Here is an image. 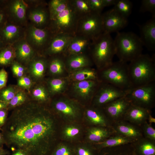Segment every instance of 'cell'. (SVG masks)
<instances>
[{
    "instance_id": "681fc988",
    "label": "cell",
    "mask_w": 155,
    "mask_h": 155,
    "mask_svg": "<svg viewBox=\"0 0 155 155\" xmlns=\"http://www.w3.org/2000/svg\"><path fill=\"white\" fill-rule=\"evenodd\" d=\"M104 7L114 5L116 0H102Z\"/></svg>"
},
{
    "instance_id": "9f6ffc18",
    "label": "cell",
    "mask_w": 155,
    "mask_h": 155,
    "mask_svg": "<svg viewBox=\"0 0 155 155\" xmlns=\"http://www.w3.org/2000/svg\"><path fill=\"white\" fill-rule=\"evenodd\" d=\"M4 18V14L2 11H0V26L3 22Z\"/></svg>"
},
{
    "instance_id": "d6a6232c",
    "label": "cell",
    "mask_w": 155,
    "mask_h": 155,
    "mask_svg": "<svg viewBox=\"0 0 155 155\" xmlns=\"http://www.w3.org/2000/svg\"><path fill=\"white\" fill-rule=\"evenodd\" d=\"M61 55H57L49 63V69L52 74L59 75L62 74L65 70L66 65L65 59L60 57Z\"/></svg>"
},
{
    "instance_id": "4dcf8cb0",
    "label": "cell",
    "mask_w": 155,
    "mask_h": 155,
    "mask_svg": "<svg viewBox=\"0 0 155 155\" xmlns=\"http://www.w3.org/2000/svg\"><path fill=\"white\" fill-rule=\"evenodd\" d=\"M75 155H96L97 150L91 143L82 141L74 144Z\"/></svg>"
},
{
    "instance_id": "8d00e7d4",
    "label": "cell",
    "mask_w": 155,
    "mask_h": 155,
    "mask_svg": "<svg viewBox=\"0 0 155 155\" xmlns=\"http://www.w3.org/2000/svg\"><path fill=\"white\" fill-rule=\"evenodd\" d=\"M32 95L35 101L44 105L48 103L50 100L46 89L42 86L36 87L32 91Z\"/></svg>"
},
{
    "instance_id": "7402d4cb",
    "label": "cell",
    "mask_w": 155,
    "mask_h": 155,
    "mask_svg": "<svg viewBox=\"0 0 155 155\" xmlns=\"http://www.w3.org/2000/svg\"><path fill=\"white\" fill-rule=\"evenodd\" d=\"M54 35L48 28H40L32 27L29 32V37L32 42L36 46L46 49Z\"/></svg>"
},
{
    "instance_id": "ac0fdd59",
    "label": "cell",
    "mask_w": 155,
    "mask_h": 155,
    "mask_svg": "<svg viewBox=\"0 0 155 155\" xmlns=\"http://www.w3.org/2000/svg\"><path fill=\"white\" fill-rule=\"evenodd\" d=\"M112 127L116 134L127 137L137 140L144 136L138 126L123 120L112 123Z\"/></svg>"
},
{
    "instance_id": "484cf974",
    "label": "cell",
    "mask_w": 155,
    "mask_h": 155,
    "mask_svg": "<svg viewBox=\"0 0 155 155\" xmlns=\"http://www.w3.org/2000/svg\"><path fill=\"white\" fill-rule=\"evenodd\" d=\"M30 19L37 25L43 28H46L47 25H49L50 21L49 10L42 8L32 11L30 15Z\"/></svg>"
},
{
    "instance_id": "c3c4849f",
    "label": "cell",
    "mask_w": 155,
    "mask_h": 155,
    "mask_svg": "<svg viewBox=\"0 0 155 155\" xmlns=\"http://www.w3.org/2000/svg\"><path fill=\"white\" fill-rule=\"evenodd\" d=\"M7 109L0 110V129L4 125L7 119Z\"/></svg>"
},
{
    "instance_id": "e0dca14e",
    "label": "cell",
    "mask_w": 155,
    "mask_h": 155,
    "mask_svg": "<svg viewBox=\"0 0 155 155\" xmlns=\"http://www.w3.org/2000/svg\"><path fill=\"white\" fill-rule=\"evenodd\" d=\"M115 134L112 127H86L83 141L92 144L97 143Z\"/></svg>"
},
{
    "instance_id": "8fae6325",
    "label": "cell",
    "mask_w": 155,
    "mask_h": 155,
    "mask_svg": "<svg viewBox=\"0 0 155 155\" xmlns=\"http://www.w3.org/2000/svg\"><path fill=\"white\" fill-rule=\"evenodd\" d=\"M100 82L93 80L75 82L73 86L75 99L85 106L90 105Z\"/></svg>"
},
{
    "instance_id": "3957f363",
    "label": "cell",
    "mask_w": 155,
    "mask_h": 155,
    "mask_svg": "<svg viewBox=\"0 0 155 155\" xmlns=\"http://www.w3.org/2000/svg\"><path fill=\"white\" fill-rule=\"evenodd\" d=\"M128 70L133 87L145 85L155 81L154 56L142 54L129 62Z\"/></svg>"
},
{
    "instance_id": "cb8c5ba5",
    "label": "cell",
    "mask_w": 155,
    "mask_h": 155,
    "mask_svg": "<svg viewBox=\"0 0 155 155\" xmlns=\"http://www.w3.org/2000/svg\"><path fill=\"white\" fill-rule=\"evenodd\" d=\"M137 140L115 134L100 142L92 144L97 150L103 148L132 143Z\"/></svg>"
},
{
    "instance_id": "11a10c76",
    "label": "cell",
    "mask_w": 155,
    "mask_h": 155,
    "mask_svg": "<svg viewBox=\"0 0 155 155\" xmlns=\"http://www.w3.org/2000/svg\"><path fill=\"white\" fill-rule=\"evenodd\" d=\"M5 144V140L3 136L0 132V148L3 147V146Z\"/></svg>"
},
{
    "instance_id": "277c9868",
    "label": "cell",
    "mask_w": 155,
    "mask_h": 155,
    "mask_svg": "<svg viewBox=\"0 0 155 155\" xmlns=\"http://www.w3.org/2000/svg\"><path fill=\"white\" fill-rule=\"evenodd\" d=\"M88 51L98 71L112 64L115 51L114 40L110 34L103 33L93 40Z\"/></svg>"
},
{
    "instance_id": "603a6c76",
    "label": "cell",
    "mask_w": 155,
    "mask_h": 155,
    "mask_svg": "<svg viewBox=\"0 0 155 155\" xmlns=\"http://www.w3.org/2000/svg\"><path fill=\"white\" fill-rule=\"evenodd\" d=\"M64 57L66 66L71 70L89 67L93 62L86 53L69 55Z\"/></svg>"
},
{
    "instance_id": "e575fe53",
    "label": "cell",
    "mask_w": 155,
    "mask_h": 155,
    "mask_svg": "<svg viewBox=\"0 0 155 155\" xmlns=\"http://www.w3.org/2000/svg\"><path fill=\"white\" fill-rule=\"evenodd\" d=\"M133 7L131 2L128 0H116L113 8L127 18L131 13Z\"/></svg>"
},
{
    "instance_id": "4316f807",
    "label": "cell",
    "mask_w": 155,
    "mask_h": 155,
    "mask_svg": "<svg viewBox=\"0 0 155 155\" xmlns=\"http://www.w3.org/2000/svg\"><path fill=\"white\" fill-rule=\"evenodd\" d=\"M155 142L147 139L144 136L139 138L133 143L137 145L142 155H154Z\"/></svg>"
},
{
    "instance_id": "44dd1931",
    "label": "cell",
    "mask_w": 155,
    "mask_h": 155,
    "mask_svg": "<svg viewBox=\"0 0 155 155\" xmlns=\"http://www.w3.org/2000/svg\"><path fill=\"white\" fill-rule=\"evenodd\" d=\"M92 41L86 37L75 35L62 55L65 57L71 55L86 53L88 51Z\"/></svg>"
},
{
    "instance_id": "ba28073f",
    "label": "cell",
    "mask_w": 155,
    "mask_h": 155,
    "mask_svg": "<svg viewBox=\"0 0 155 155\" xmlns=\"http://www.w3.org/2000/svg\"><path fill=\"white\" fill-rule=\"evenodd\" d=\"M125 97L131 104L151 110L155 104V82L132 87Z\"/></svg>"
},
{
    "instance_id": "f35d334b",
    "label": "cell",
    "mask_w": 155,
    "mask_h": 155,
    "mask_svg": "<svg viewBox=\"0 0 155 155\" xmlns=\"http://www.w3.org/2000/svg\"><path fill=\"white\" fill-rule=\"evenodd\" d=\"M28 101L27 96L25 93L22 91H19L8 103L7 109H14Z\"/></svg>"
},
{
    "instance_id": "9a60e30c",
    "label": "cell",
    "mask_w": 155,
    "mask_h": 155,
    "mask_svg": "<svg viewBox=\"0 0 155 155\" xmlns=\"http://www.w3.org/2000/svg\"><path fill=\"white\" fill-rule=\"evenodd\" d=\"M82 122L86 127H112L111 123L102 109L91 105L85 106Z\"/></svg>"
},
{
    "instance_id": "5b68a950",
    "label": "cell",
    "mask_w": 155,
    "mask_h": 155,
    "mask_svg": "<svg viewBox=\"0 0 155 155\" xmlns=\"http://www.w3.org/2000/svg\"><path fill=\"white\" fill-rule=\"evenodd\" d=\"M114 41L119 61L129 62L142 54L143 45L140 37L133 32H117Z\"/></svg>"
},
{
    "instance_id": "6f0895ef",
    "label": "cell",
    "mask_w": 155,
    "mask_h": 155,
    "mask_svg": "<svg viewBox=\"0 0 155 155\" xmlns=\"http://www.w3.org/2000/svg\"><path fill=\"white\" fill-rule=\"evenodd\" d=\"M3 41H2L1 39V38L0 37V48L1 46V45H2V44L3 43Z\"/></svg>"
},
{
    "instance_id": "4fadbf2b",
    "label": "cell",
    "mask_w": 155,
    "mask_h": 155,
    "mask_svg": "<svg viewBox=\"0 0 155 155\" xmlns=\"http://www.w3.org/2000/svg\"><path fill=\"white\" fill-rule=\"evenodd\" d=\"M131 104L124 96L116 99L100 108L112 124L122 119Z\"/></svg>"
},
{
    "instance_id": "f1b7e54d",
    "label": "cell",
    "mask_w": 155,
    "mask_h": 155,
    "mask_svg": "<svg viewBox=\"0 0 155 155\" xmlns=\"http://www.w3.org/2000/svg\"><path fill=\"white\" fill-rule=\"evenodd\" d=\"M50 155H75L74 144L60 140Z\"/></svg>"
},
{
    "instance_id": "f907efd6",
    "label": "cell",
    "mask_w": 155,
    "mask_h": 155,
    "mask_svg": "<svg viewBox=\"0 0 155 155\" xmlns=\"http://www.w3.org/2000/svg\"><path fill=\"white\" fill-rule=\"evenodd\" d=\"M12 151L11 155H27L23 151L20 149H15Z\"/></svg>"
},
{
    "instance_id": "7a4b0ae2",
    "label": "cell",
    "mask_w": 155,
    "mask_h": 155,
    "mask_svg": "<svg viewBox=\"0 0 155 155\" xmlns=\"http://www.w3.org/2000/svg\"><path fill=\"white\" fill-rule=\"evenodd\" d=\"M48 28L54 35L66 34L75 35L79 17L74 10L70 0H65L50 12Z\"/></svg>"
},
{
    "instance_id": "ffe728a7",
    "label": "cell",
    "mask_w": 155,
    "mask_h": 155,
    "mask_svg": "<svg viewBox=\"0 0 155 155\" xmlns=\"http://www.w3.org/2000/svg\"><path fill=\"white\" fill-rule=\"evenodd\" d=\"M140 37L144 46L150 51L155 49V16L140 26Z\"/></svg>"
},
{
    "instance_id": "f5cc1de1",
    "label": "cell",
    "mask_w": 155,
    "mask_h": 155,
    "mask_svg": "<svg viewBox=\"0 0 155 155\" xmlns=\"http://www.w3.org/2000/svg\"><path fill=\"white\" fill-rule=\"evenodd\" d=\"M8 103L0 101V110L7 109Z\"/></svg>"
},
{
    "instance_id": "db71d44e",
    "label": "cell",
    "mask_w": 155,
    "mask_h": 155,
    "mask_svg": "<svg viewBox=\"0 0 155 155\" xmlns=\"http://www.w3.org/2000/svg\"><path fill=\"white\" fill-rule=\"evenodd\" d=\"M147 120L149 122V123L151 124L152 123H155V119L152 116L151 114H150L148 117Z\"/></svg>"
},
{
    "instance_id": "52a82bcc",
    "label": "cell",
    "mask_w": 155,
    "mask_h": 155,
    "mask_svg": "<svg viewBox=\"0 0 155 155\" xmlns=\"http://www.w3.org/2000/svg\"><path fill=\"white\" fill-rule=\"evenodd\" d=\"M98 80L126 91L132 87L127 63L119 60L98 71Z\"/></svg>"
},
{
    "instance_id": "f546056e",
    "label": "cell",
    "mask_w": 155,
    "mask_h": 155,
    "mask_svg": "<svg viewBox=\"0 0 155 155\" xmlns=\"http://www.w3.org/2000/svg\"><path fill=\"white\" fill-rule=\"evenodd\" d=\"M16 55L20 60L27 61L30 60L33 54L32 48L26 42L22 41L17 45L16 50Z\"/></svg>"
},
{
    "instance_id": "836d02e7",
    "label": "cell",
    "mask_w": 155,
    "mask_h": 155,
    "mask_svg": "<svg viewBox=\"0 0 155 155\" xmlns=\"http://www.w3.org/2000/svg\"><path fill=\"white\" fill-rule=\"evenodd\" d=\"M47 63L42 59L34 61L31 65L30 70L32 75L37 79L42 78L46 70Z\"/></svg>"
},
{
    "instance_id": "7c38bea8",
    "label": "cell",
    "mask_w": 155,
    "mask_h": 155,
    "mask_svg": "<svg viewBox=\"0 0 155 155\" xmlns=\"http://www.w3.org/2000/svg\"><path fill=\"white\" fill-rule=\"evenodd\" d=\"M86 127L82 122L62 123L60 131V140L73 144L83 141Z\"/></svg>"
},
{
    "instance_id": "7dc6e473",
    "label": "cell",
    "mask_w": 155,
    "mask_h": 155,
    "mask_svg": "<svg viewBox=\"0 0 155 155\" xmlns=\"http://www.w3.org/2000/svg\"><path fill=\"white\" fill-rule=\"evenodd\" d=\"M7 77V73L4 69H2L0 70V90L6 86Z\"/></svg>"
},
{
    "instance_id": "30bf717a",
    "label": "cell",
    "mask_w": 155,
    "mask_h": 155,
    "mask_svg": "<svg viewBox=\"0 0 155 155\" xmlns=\"http://www.w3.org/2000/svg\"><path fill=\"white\" fill-rule=\"evenodd\" d=\"M126 91L101 82L90 105L101 108L116 99L125 96Z\"/></svg>"
},
{
    "instance_id": "5bb4252c",
    "label": "cell",
    "mask_w": 155,
    "mask_h": 155,
    "mask_svg": "<svg viewBox=\"0 0 155 155\" xmlns=\"http://www.w3.org/2000/svg\"><path fill=\"white\" fill-rule=\"evenodd\" d=\"M104 33L110 34L117 32L127 25L126 18L117 11L113 8L101 14Z\"/></svg>"
},
{
    "instance_id": "1f68e13d",
    "label": "cell",
    "mask_w": 155,
    "mask_h": 155,
    "mask_svg": "<svg viewBox=\"0 0 155 155\" xmlns=\"http://www.w3.org/2000/svg\"><path fill=\"white\" fill-rule=\"evenodd\" d=\"M70 1L79 18L92 12L89 0H70Z\"/></svg>"
},
{
    "instance_id": "816d5d0a",
    "label": "cell",
    "mask_w": 155,
    "mask_h": 155,
    "mask_svg": "<svg viewBox=\"0 0 155 155\" xmlns=\"http://www.w3.org/2000/svg\"><path fill=\"white\" fill-rule=\"evenodd\" d=\"M10 152L9 151L4 149L3 147L0 148V155L3 154L9 155Z\"/></svg>"
},
{
    "instance_id": "ab89813d",
    "label": "cell",
    "mask_w": 155,
    "mask_h": 155,
    "mask_svg": "<svg viewBox=\"0 0 155 155\" xmlns=\"http://www.w3.org/2000/svg\"><path fill=\"white\" fill-rule=\"evenodd\" d=\"M15 51L10 47L3 49L0 52V64L7 65L9 64L13 59Z\"/></svg>"
},
{
    "instance_id": "6da1fadb",
    "label": "cell",
    "mask_w": 155,
    "mask_h": 155,
    "mask_svg": "<svg viewBox=\"0 0 155 155\" xmlns=\"http://www.w3.org/2000/svg\"><path fill=\"white\" fill-rule=\"evenodd\" d=\"M62 122L49 106L28 101L13 109L3 126L5 144L27 155H50L60 141Z\"/></svg>"
},
{
    "instance_id": "7bdbcfd3",
    "label": "cell",
    "mask_w": 155,
    "mask_h": 155,
    "mask_svg": "<svg viewBox=\"0 0 155 155\" xmlns=\"http://www.w3.org/2000/svg\"><path fill=\"white\" fill-rule=\"evenodd\" d=\"M17 92L13 87H9L3 90L0 96V101L8 103L13 98Z\"/></svg>"
},
{
    "instance_id": "d590c367",
    "label": "cell",
    "mask_w": 155,
    "mask_h": 155,
    "mask_svg": "<svg viewBox=\"0 0 155 155\" xmlns=\"http://www.w3.org/2000/svg\"><path fill=\"white\" fill-rule=\"evenodd\" d=\"M67 85L66 80L61 78L52 79L50 80L49 83L50 91L54 94L63 92L65 89Z\"/></svg>"
},
{
    "instance_id": "f6af8a7d",
    "label": "cell",
    "mask_w": 155,
    "mask_h": 155,
    "mask_svg": "<svg viewBox=\"0 0 155 155\" xmlns=\"http://www.w3.org/2000/svg\"><path fill=\"white\" fill-rule=\"evenodd\" d=\"M18 84L20 86L29 89L32 85V81L28 77H22L19 79Z\"/></svg>"
},
{
    "instance_id": "d6986e66",
    "label": "cell",
    "mask_w": 155,
    "mask_h": 155,
    "mask_svg": "<svg viewBox=\"0 0 155 155\" xmlns=\"http://www.w3.org/2000/svg\"><path fill=\"white\" fill-rule=\"evenodd\" d=\"M151 112V110L131 104L122 120L137 126H141L147 122Z\"/></svg>"
},
{
    "instance_id": "60d3db41",
    "label": "cell",
    "mask_w": 155,
    "mask_h": 155,
    "mask_svg": "<svg viewBox=\"0 0 155 155\" xmlns=\"http://www.w3.org/2000/svg\"><path fill=\"white\" fill-rule=\"evenodd\" d=\"M142 130L144 137L155 142V129L147 122L142 126Z\"/></svg>"
},
{
    "instance_id": "bcb514c9",
    "label": "cell",
    "mask_w": 155,
    "mask_h": 155,
    "mask_svg": "<svg viewBox=\"0 0 155 155\" xmlns=\"http://www.w3.org/2000/svg\"><path fill=\"white\" fill-rule=\"evenodd\" d=\"M12 69L13 72L16 76L20 78L22 77L24 69L21 65L17 63H14L12 65Z\"/></svg>"
},
{
    "instance_id": "74e56055",
    "label": "cell",
    "mask_w": 155,
    "mask_h": 155,
    "mask_svg": "<svg viewBox=\"0 0 155 155\" xmlns=\"http://www.w3.org/2000/svg\"><path fill=\"white\" fill-rule=\"evenodd\" d=\"M26 5L22 1L17 0L13 2L11 10L15 16L19 20H22L25 18Z\"/></svg>"
},
{
    "instance_id": "b9f144b4",
    "label": "cell",
    "mask_w": 155,
    "mask_h": 155,
    "mask_svg": "<svg viewBox=\"0 0 155 155\" xmlns=\"http://www.w3.org/2000/svg\"><path fill=\"white\" fill-rule=\"evenodd\" d=\"M140 10L142 12H150L152 13V16H155V0H142Z\"/></svg>"
},
{
    "instance_id": "d4e9b609",
    "label": "cell",
    "mask_w": 155,
    "mask_h": 155,
    "mask_svg": "<svg viewBox=\"0 0 155 155\" xmlns=\"http://www.w3.org/2000/svg\"><path fill=\"white\" fill-rule=\"evenodd\" d=\"M71 77L75 82L86 80H99L98 71L90 67L75 70L72 74Z\"/></svg>"
},
{
    "instance_id": "9c48e42d",
    "label": "cell",
    "mask_w": 155,
    "mask_h": 155,
    "mask_svg": "<svg viewBox=\"0 0 155 155\" xmlns=\"http://www.w3.org/2000/svg\"><path fill=\"white\" fill-rule=\"evenodd\" d=\"M101 14L92 12L80 17L75 35L86 37L92 40L103 33Z\"/></svg>"
},
{
    "instance_id": "83f0119b",
    "label": "cell",
    "mask_w": 155,
    "mask_h": 155,
    "mask_svg": "<svg viewBox=\"0 0 155 155\" xmlns=\"http://www.w3.org/2000/svg\"><path fill=\"white\" fill-rule=\"evenodd\" d=\"M19 29L17 26L11 24L3 26L0 30V37L3 42H10L18 35Z\"/></svg>"
},
{
    "instance_id": "680465c9",
    "label": "cell",
    "mask_w": 155,
    "mask_h": 155,
    "mask_svg": "<svg viewBox=\"0 0 155 155\" xmlns=\"http://www.w3.org/2000/svg\"><path fill=\"white\" fill-rule=\"evenodd\" d=\"M6 155V154H3V155Z\"/></svg>"
},
{
    "instance_id": "ee69618b",
    "label": "cell",
    "mask_w": 155,
    "mask_h": 155,
    "mask_svg": "<svg viewBox=\"0 0 155 155\" xmlns=\"http://www.w3.org/2000/svg\"><path fill=\"white\" fill-rule=\"evenodd\" d=\"M89 1L92 12L101 13L104 8L102 0H89Z\"/></svg>"
},
{
    "instance_id": "2e32d148",
    "label": "cell",
    "mask_w": 155,
    "mask_h": 155,
    "mask_svg": "<svg viewBox=\"0 0 155 155\" xmlns=\"http://www.w3.org/2000/svg\"><path fill=\"white\" fill-rule=\"evenodd\" d=\"M74 36L66 34L54 35L46 49V53L51 55H62Z\"/></svg>"
},
{
    "instance_id": "8992f818",
    "label": "cell",
    "mask_w": 155,
    "mask_h": 155,
    "mask_svg": "<svg viewBox=\"0 0 155 155\" xmlns=\"http://www.w3.org/2000/svg\"><path fill=\"white\" fill-rule=\"evenodd\" d=\"M49 107L63 123L82 122L85 106L75 99L61 97L51 102Z\"/></svg>"
}]
</instances>
